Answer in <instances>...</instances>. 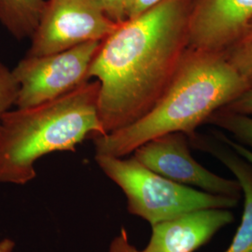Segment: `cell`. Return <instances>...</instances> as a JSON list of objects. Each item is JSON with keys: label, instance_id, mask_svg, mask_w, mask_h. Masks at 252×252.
<instances>
[{"label": "cell", "instance_id": "ac0fdd59", "mask_svg": "<svg viewBox=\"0 0 252 252\" xmlns=\"http://www.w3.org/2000/svg\"><path fill=\"white\" fill-rule=\"evenodd\" d=\"M161 1L162 0H131L127 11V20L140 16Z\"/></svg>", "mask_w": 252, "mask_h": 252}, {"label": "cell", "instance_id": "277c9868", "mask_svg": "<svg viewBox=\"0 0 252 252\" xmlns=\"http://www.w3.org/2000/svg\"><path fill=\"white\" fill-rule=\"evenodd\" d=\"M100 169L124 191L130 214L153 226L207 208H234L238 199L216 195L185 186L150 170L134 156L124 159L95 154Z\"/></svg>", "mask_w": 252, "mask_h": 252}, {"label": "cell", "instance_id": "6da1fadb", "mask_svg": "<svg viewBox=\"0 0 252 252\" xmlns=\"http://www.w3.org/2000/svg\"><path fill=\"white\" fill-rule=\"evenodd\" d=\"M191 2L162 0L102 41L88 78L100 82L106 134L143 117L170 86L189 49Z\"/></svg>", "mask_w": 252, "mask_h": 252}, {"label": "cell", "instance_id": "7a4b0ae2", "mask_svg": "<svg viewBox=\"0 0 252 252\" xmlns=\"http://www.w3.org/2000/svg\"><path fill=\"white\" fill-rule=\"evenodd\" d=\"M252 86L226 59L223 52L187 50L168 89L143 117L94 138L95 154L125 157L156 137L195 130Z\"/></svg>", "mask_w": 252, "mask_h": 252}, {"label": "cell", "instance_id": "30bf717a", "mask_svg": "<svg viewBox=\"0 0 252 252\" xmlns=\"http://www.w3.org/2000/svg\"><path fill=\"white\" fill-rule=\"evenodd\" d=\"M202 151L212 154L232 172L239 182L244 196L242 220L230 247L224 252H252V164L214 134L213 138L197 135L189 139Z\"/></svg>", "mask_w": 252, "mask_h": 252}, {"label": "cell", "instance_id": "ba28073f", "mask_svg": "<svg viewBox=\"0 0 252 252\" xmlns=\"http://www.w3.org/2000/svg\"><path fill=\"white\" fill-rule=\"evenodd\" d=\"M252 19V0H192L189 47L224 52Z\"/></svg>", "mask_w": 252, "mask_h": 252}, {"label": "cell", "instance_id": "3957f363", "mask_svg": "<svg viewBox=\"0 0 252 252\" xmlns=\"http://www.w3.org/2000/svg\"><path fill=\"white\" fill-rule=\"evenodd\" d=\"M99 93V81H88L57 99L8 110L0 121V183L27 184L41 157L75 152L85 138L106 135Z\"/></svg>", "mask_w": 252, "mask_h": 252}, {"label": "cell", "instance_id": "ffe728a7", "mask_svg": "<svg viewBox=\"0 0 252 252\" xmlns=\"http://www.w3.org/2000/svg\"><path fill=\"white\" fill-rule=\"evenodd\" d=\"M15 242L9 237L0 240V252H13Z\"/></svg>", "mask_w": 252, "mask_h": 252}, {"label": "cell", "instance_id": "5b68a950", "mask_svg": "<svg viewBox=\"0 0 252 252\" xmlns=\"http://www.w3.org/2000/svg\"><path fill=\"white\" fill-rule=\"evenodd\" d=\"M102 41H88L56 54L26 55L11 70L19 86L15 108L57 99L90 81L91 64Z\"/></svg>", "mask_w": 252, "mask_h": 252}, {"label": "cell", "instance_id": "9a60e30c", "mask_svg": "<svg viewBox=\"0 0 252 252\" xmlns=\"http://www.w3.org/2000/svg\"><path fill=\"white\" fill-rule=\"evenodd\" d=\"M108 18L117 24L127 21V11L131 0H89Z\"/></svg>", "mask_w": 252, "mask_h": 252}, {"label": "cell", "instance_id": "8992f818", "mask_svg": "<svg viewBox=\"0 0 252 252\" xmlns=\"http://www.w3.org/2000/svg\"><path fill=\"white\" fill-rule=\"evenodd\" d=\"M120 25L89 0H46L26 55L56 54L88 41L104 40Z\"/></svg>", "mask_w": 252, "mask_h": 252}, {"label": "cell", "instance_id": "4fadbf2b", "mask_svg": "<svg viewBox=\"0 0 252 252\" xmlns=\"http://www.w3.org/2000/svg\"><path fill=\"white\" fill-rule=\"evenodd\" d=\"M226 59L242 76L252 79V19L234 42L223 52Z\"/></svg>", "mask_w": 252, "mask_h": 252}, {"label": "cell", "instance_id": "8fae6325", "mask_svg": "<svg viewBox=\"0 0 252 252\" xmlns=\"http://www.w3.org/2000/svg\"><path fill=\"white\" fill-rule=\"evenodd\" d=\"M46 0H0V24L18 41L31 38Z\"/></svg>", "mask_w": 252, "mask_h": 252}, {"label": "cell", "instance_id": "5bb4252c", "mask_svg": "<svg viewBox=\"0 0 252 252\" xmlns=\"http://www.w3.org/2000/svg\"><path fill=\"white\" fill-rule=\"evenodd\" d=\"M19 86L12 71L0 61V121L3 115L15 106Z\"/></svg>", "mask_w": 252, "mask_h": 252}, {"label": "cell", "instance_id": "e0dca14e", "mask_svg": "<svg viewBox=\"0 0 252 252\" xmlns=\"http://www.w3.org/2000/svg\"><path fill=\"white\" fill-rule=\"evenodd\" d=\"M108 252H140L131 243L128 233L122 228L120 233L112 239L109 245Z\"/></svg>", "mask_w": 252, "mask_h": 252}, {"label": "cell", "instance_id": "9c48e42d", "mask_svg": "<svg viewBox=\"0 0 252 252\" xmlns=\"http://www.w3.org/2000/svg\"><path fill=\"white\" fill-rule=\"evenodd\" d=\"M234 220L224 208L190 211L152 226L150 241L140 252H194Z\"/></svg>", "mask_w": 252, "mask_h": 252}, {"label": "cell", "instance_id": "52a82bcc", "mask_svg": "<svg viewBox=\"0 0 252 252\" xmlns=\"http://www.w3.org/2000/svg\"><path fill=\"white\" fill-rule=\"evenodd\" d=\"M133 153L147 168L177 183L238 200L243 194L237 180L220 177L195 161L189 152V137L184 133L156 137Z\"/></svg>", "mask_w": 252, "mask_h": 252}, {"label": "cell", "instance_id": "2e32d148", "mask_svg": "<svg viewBox=\"0 0 252 252\" xmlns=\"http://www.w3.org/2000/svg\"><path fill=\"white\" fill-rule=\"evenodd\" d=\"M220 109H224L226 111L237 114L249 116L252 115V86L231 103H229L226 107Z\"/></svg>", "mask_w": 252, "mask_h": 252}, {"label": "cell", "instance_id": "7c38bea8", "mask_svg": "<svg viewBox=\"0 0 252 252\" xmlns=\"http://www.w3.org/2000/svg\"><path fill=\"white\" fill-rule=\"evenodd\" d=\"M207 123L218 126L231 133L239 144L249 147L252 152V117L220 109L215 112Z\"/></svg>", "mask_w": 252, "mask_h": 252}, {"label": "cell", "instance_id": "d6986e66", "mask_svg": "<svg viewBox=\"0 0 252 252\" xmlns=\"http://www.w3.org/2000/svg\"><path fill=\"white\" fill-rule=\"evenodd\" d=\"M215 135L219 136L221 140H223L225 142L226 144L229 145L234 151H235L239 155H241L243 158H245L247 161H249L252 164V152L251 150H249L247 147H245L243 145L239 144L236 141H234V140L228 138L222 133L216 132Z\"/></svg>", "mask_w": 252, "mask_h": 252}]
</instances>
